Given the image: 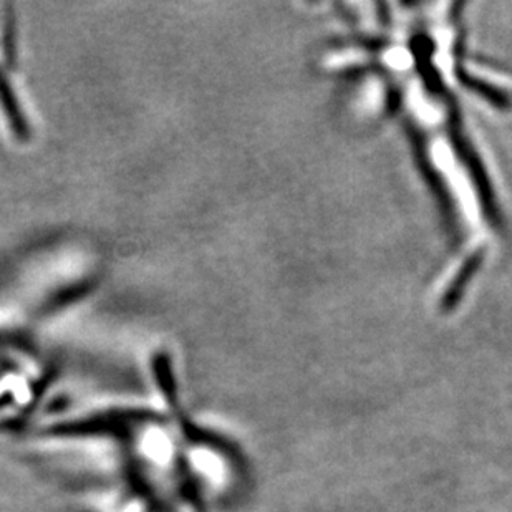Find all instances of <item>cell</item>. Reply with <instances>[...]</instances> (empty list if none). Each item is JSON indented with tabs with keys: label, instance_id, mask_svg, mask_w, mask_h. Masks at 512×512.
Here are the masks:
<instances>
[{
	"label": "cell",
	"instance_id": "obj_1",
	"mask_svg": "<svg viewBox=\"0 0 512 512\" xmlns=\"http://www.w3.org/2000/svg\"><path fill=\"white\" fill-rule=\"evenodd\" d=\"M0 107H2L5 118L9 121L10 128L14 130V135L19 140H29V125H27V120L24 118V113L20 110V103L15 97L14 88H12L2 70H0Z\"/></svg>",
	"mask_w": 512,
	"mask_h": 512
},
{
	"label": "cell",
	"instance_id": "obj_2",
	"mask_svg": "<svg viewBox=\"0 0 512 512\" xmlns=\"http://www.w3.org/2000/svg\"><path fill=\"white\" fill-rule=\"evenodd\" d=\"M151 370L155 377L156 388L160 390L161 397L166 401V405L171 408L178 406V390H176V380H174L173 362L166 353L158 352L153 355Z\"/></svg>",
	"mask_w": 512,
	"mask_h": 512
}]
</instances>
